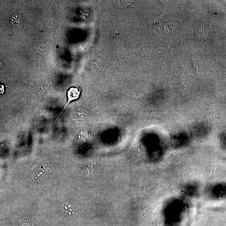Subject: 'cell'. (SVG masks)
Wrapping results in <instances>:
<instances>
[{
  "label": "cell",
  "mask_w": 226,
  "mask_h": 226,
  "mask_svg": "<svg viewBox=\"0 0 226 226\" xmlns=\"http://www.w3.org/2000/svg\"><path fill=\"white\" fill-rule=\"evenodd\" d=\"M179 191L180 194L192 201L200 197L201 193V186L198 181H188L180 186Z\"/></svg>",
  "instance_id": "1"
},
{
  "label": "cell",
  "mask_w": 226,
  "mask_h": 226,
  "mask_svg": "<svg viewBox=\"0 0 226 226\" xmlns=\"http://www.w3.org/2000/svg\"><path fill=\"white\" fill-rule=\"evenodd\" d=\"M80 90L79 88L76 87H72L70 88L68 90V92H67V98H68V101H67V103H66V105L65 106L64 108H63V110H62L60 116L62 114V112H63L65 110L66 108L67 107V106L68 105V104L70 103L71 102H73L75 100L78 99L80 97Z\"/></svg>",
  "instance_id": "2"
},
{
  "label": "cell",
  "mask_w": 226,
  "mask_h": 226,
  "mask_svg": "<svg viewBox=\"0 0 226 226\" xmlns=\"http://www.w3.org/2000/svg\"><path fill=\"white\" fill-rule=\"evenodd\" d=\"M61 23L59 18L56 16L50 17L47 18L45 21V25L49 28L55 29L58 27Z\"/></svg>",
  "instance_id": "3"
},
{
  "label": "cell",
  "mask_w": 226,
  "mask_h": 226,
  "mask_svg": "<svg viewBox=\"0 0 226 226\" xmlns=\"http://www.w3.org/2000/svg\"><path fill=\"white\" fill-rule=\"evenodd\" d=\"M50 49V46L48 43H43L38 45L36 50L39 55L45 56L48 53Z\"/></svg>",
  "instance_id": "4"
},
{
  "label": "cell",
  "mask_w": 226,
  "mask_h": 226,
  "mask_svg": "<svg viewBox=\"0 0 226 226\" xmlns=\"http://www.w3.org/2000/svg\"><path fill=\"white\" fill-rule=\"evenodd\" d=\"M95 66H96L97 68H107L108 67V65L106 62L105 61H103V60L99 59L96 60L94 62Z\"/></svg>",
  "instance_id": "5"
},
{
  "label": "cell",
  "mask_w": 226,
  "mask_h": 226,
  "mask_svg": "<svg viewBox=\"0 0 226 226\" xmlns=\"http://www.w3.org/2000/svg\"><path fill=\"white\" fill-rule=\"evenodd\" d=\"M82 18L85 20H88L91 17V14L89 11L84 10L81 14Z\"/></svg>",
  "instance_id": "6"
}]
</instances>
